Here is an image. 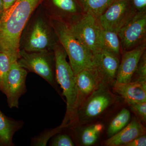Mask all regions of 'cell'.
I'll return each instance as SVG.
<instances>
[{"label":"cell","instance_id":"obj_17","mask_svg":"<svg viewBox=\"0 0 146 146\" xmlns=\"http://www.w3.org/2000/svg\"><path fill=\"white\" fill-rule=\"evenodd\" d=\"M23 122L6 117L0 110V146L14 145V134L23 125Z\"/></svg>","mask_w":146,"mask_h":146},{"label":"cell","instance_id":"obj_19","mask_svg":"<svg viewBox=\"0 0 146 146\" xmlns=\"http://www.w3.org/2000/svg\"><path fill=\"white\" fill-rule=\"evenodd\" d=\"M84 12L97 18L116 0H76Z\"/></svg>","mask_w":146,"mask_h":146},{"label":"cell","instance_id":"obj_27","mask_svg":"<svg viewBox=\"0 0 146 146\" xmlns=\"http://www.w3.org/2000/svg\"><path fill=\"white\" fill-rule=\"evenodd\" d=\"M136 13L146 12V0H128Z\"/></svg>","mask_w":146,"mask_h":146},{"label":"cell","instance_id":"obj_22","mask_svg":"<svg viewBox=\"0 0 146 146\" xmlns=\"http://www.w3.org/2000/svg\"><path fill=\"white\" fill-rule=\"evenodd\" d=\"M100 134L96 132L92 125L84 129L80 135V141L83 145L89 146L95 144L98 141Z\"/></svg>","mask_w":146,"mask_h":146},{"label":"cell","instance_id":"obj_12","mask_svg":"<svg viewBox=\"0 0 146 146\" xmlns=\"http://www.w3.org/2000/svg\"><path fill=\"white\" fill-rule=\"evenodd\" d=\"M146 50V43L135 48L122 53L121 60L118 68L116 80L122 83L132 81L140 58Z\"/></svg>","mask_w":146,"mask_h":146},{"label":"cell","instance_id":"obj_11","mask_svg":"<svg viewBox=\"0 0 146 146\" xmlns=\"http://www.w3.org/2000/svg\"><path fill=\"white\" fill-rule=\"evenodd\" d=\"M94 68L102 83L109 86L115 81L120 64L119 57L100 50L93 54Z\"/></svg>","mask_w":146,"mask_h":146},{"label":"cell","instance_id":"obj_1","mask_svg":"<svg viewBox=\"0 0 146 146\" xmlns=\"http://www.w3.org/2000/svg\"><path fill=\"white\" fill-rule=\"evenodd\" d=\"M43 0H16L5 11L0 20V52L13 62L20 58L21 35L28 22Z\"/></svg>","mask_w":146,"mask_h":146},{"label":"cell","instance_id":"obj_21","mask_svg":"<svg viewBox=\"0 0 146 146\" xmlns=\"http://www.w3.org/2000/svg\"><path fill=\"white\" fill-rule=\"evenodd\" d=\"M12 63V60L6 54L0 52V91L3 93Z\"/></svg>","mask_w":146,"mask_h":146},{"label":"cell","instance_id":"obj_30","mask_svg":"<svg viewBox=\"0 0 146 146\" xmlns=\"http://www.w3.org/2000/svg\"><path fill=\"white\" fill-rule=\"evenodd\" d=\"M92 126L94 130L96 131V132L100 134L101 133L104 129L103 125L101 123L95 124L92 125Z\"/></svg>","mask_w":146,"mask_h":146},{"label":"cell","instance_id":"obj_9","mask_svg":"<svg viewBox=\"0 0 146 146\" xmlns=\"http://www.w3.org/2000/svg\"><path fill=\"white\" fill-rule=\"evenodd\" d=\"M136 13L128 0H116L98 19L102 28L118 33Z\"/></svg>","mask_w":146,"mask_h":146},{"label":"cell","instance_id":"obj_23","mask_svg":"<svg viewBox=\"0 0 146 146\" xmlns=\"http://www.w3.org/2000/svg\"><path fill=\"white\" fill-rule=\"evenodd\" d=\"M62 128L61 126L58 127L56 128L52 129H47L42 133L33 138L32 141L33 145L34 146H46L47 143L50 138L54 134L59 132Z\"/></svg>","mask_w":146,"mask_h":146},{"label":"cell","instance_id":"obj_2","mask_svg":"<svg viewBox=\"0 0 146 146\" xmlns=\"http://www.w3.org/2000/svg\"><path fill=\"white\" fill-rule=\"evenodd\" d=\"M53 51L56 80L63 90L67 104L65 117L60 125L63 128L72 126L78 122L77 89L75 76L70 63L66 60L67 53L59 42Z\"/></svg>","mask_w":146,"mask_h":146},{"label":"cell","instance_id":"obj_25","mask_svg":"<svg viewBox=\"0 0 146 146\" xmlns=\"http://www.w3.org/2000/svg\"><path fill=\"white\" fill-rule=\"evenodd\" d=\"M134 74L136 76V80H140L146 81V50L140 58Z\"/></svg>","mask_w":146,"mask_h":146},{"label":"cell","instance_id":"obj_26","mask_svg":"<svg viewBox=\"0 0 146 146\" xmlns=\"http://www.w3.org/2000/svg\"><path fill=\"white\" fill-rule=\"evenodd\" d=\"M51 145L53 146H74L72 138L66 134H61L58 135L52 141Z\"/></svg>","mask_w":146,"mask_h":146},{"label":"cell","instance_id":"obj_29","mask_svg":"<svg viewBox=\"0 0 146 146\" xmlns=\"http://www.w3.org/2000/svg\"><path fill=\"white\" fill-rule=\"evenodd\" d=\"M16 1V0H3L5 10L8 9L13 5Z\"/></svg>","mask_w":146,"mask_h":146},{"label":"cell","instance_id":"obj_31","mask_svg":"<svg viewBox=\"0 0 146 146\" xmlns=\"http://www.w3.org/2000/svg\"><path fill=\"white\" fill-rule=\"evenodd\" d=\"M4 7L3 4V0H0V20L2 17L3 14L4 13Z\"/></svg>","mask_w":146,"mask_h":146},{"label":"cell","instance_id":"obj_7","mask_svg":"<svg viewBox=\"0 0 146 146\" xmlns=\"http://www.w3.org/2000/svg\"><path fill=\"white\" fill-rule=\"evenodd\" d=\"M116 99V96L110 90L108 85L101 83L79 108L78 122H86L97 117Z\"/></svg>","mask_w":146,"mask_h":146},{"label":"cell","instance_id":"obj_5","mask_svg":"<svg viewBox=\"0 0 146 146\" xmlns=\"http://www.w3.org/2000/svg\"><path fill=\"white\" fill-rule=\"evenodd\" d=\"M17 62L27 70L37 74L54 88H56L53 50L30 52L21 50Z\"/></svg>","mask_w":146,"mask_h":146},{"label":"cell","instance_id":"obj_28","mask_svg":"<svg viewBox=\"0 0 146 146\" xmlns=\"http://www.w3.org/2000/svg\"><path fill=\"white\" fill-rule=\"evenodd\" d=\"M125 146H146V136L145 134L142 135L133 139L129 143L125 144Z\"/></svg>","mask_w":146,"mask_h":146},{"label":"cell","instance_id":"obj_15","mask_svg":"<svg viewBox=\"0 0 146 146\" xmlns=\"http://www.w3.org/2000/svg\"><path fill=\"white\" fill-rule=\"evenodd\" d=\"M52 10L48 15L70 23L84 13L76 0H51Z\"/></svg>","mask_w":146,"mask_h":146},{"label":"cell","instance_id":"obj_18","mask_svg":"<svg viewBox=\"0 0 146 146\" xmlns=\"http://www.w3.org/2000/svg\"><path fill=\"white\" fill-rule=\"evenodd\" d=\"M100 47L119 57L122 54L121 44L118 33L102 28L100 37Z\"/></svg>","mask_w":146,"mask_h":146},{"label":"cell","instance_id":"obj_20","mask_svg":"<svg viewBox=\"0 0 146 146\" xmlns=\"http://www.w3.org/2000/svg\"><path fill=\"white\" fill-rule=\"evenodd\" d=\"M131 118L130 112L126 108H123L113 118L108 128L107 133L110 137L118 133L129 123Z\"/></svg>","mask_w":146,"mask_h":146},{"label":"cell","instance_id":"obj_6","mask_svg":"<svg viewBox=\"0 0 146 146\" xmlns=\"http://www.w3.org/2000/svg\"><path fill=\"white\" fill-rule=\"evenodd\" d=\"M66 24L76 38L93 54L101 50L100 37L102 28L98 18L90 13L84 12L78 18Z\"/></svg>","mask_w":146,"mask_h":146},{"label":"cell","instance_id":"obj_16","mask_svg":"<svg viewBox=\"0 0 146 146\" xmlns=\"http://www.w3.org/2000/svg\"><path fill=\"white\" fill-rule=\"evenodd\" d=\"M146 133L145 128L138 120L133 119L121 130L105 141L108 146H124Z\"/></svg>","mask_w":146,"mask_h":146},{"label":"cell","instance_id":"obj_4","mask_svg":"<svg viewBox=\"0 0 146 146\" xmlns=\"http://www.w3.org/2000/svg\"><path fill=\"white\" fill-rule=\"evenodd\" d=\"M58 42L65 50L75 76L80 71L94 68L93 54L77 39L63 21L47 14Z\"/></svg>","mask_w":146,"mask_h":146},{"label":"cell","instance_id":"obj_8","mask_svg":"<svg viewBox=\"0 0 146 146\" xmlns=\"http://www.w3.org/2000/svg\"><path fill=\"white\" fill-rule=\"evenodd\" d=\"M118 34L122 53L146 43V12L136 13Z\"/></svg>","mask_w":146,"mask_h":146},{"label":"cell","instance_id":"obj_3","mask_svg":"<svg viewBox=\"0 0 146 146\" xmlns=\"http://www.w3.org/2000/svg\"><path fill=\"white\" fill-rule=\"evenodd\" d=\"M59 43L48 15L33 14L24 28L20 39V50L27 52L53 51Z\"/></svg>","mask_w":146,"mask_h":146},{"label":"cell","instance_id":"obj_10","mask_svg":"<svg viewBox=\"0 0 146 146\" xmlns=\"http://www.w3.org/2000/svg\"><path fill=\"white\" fill-rule=\"evenodd\" d=\"M27 74V70L21 67L17 61L11 63L3 93L6 96L10 108H18L20 98L27 92L26 80Z\"/></svg>","mask_w":146,"mask_h":146},{"label":"cell","instance_id":"obj_14","mask_svg":"<svg viewBox=\"0 0 146 146\" xmlns=\"http://www.w3.org/2000/svg\"><path fill=\"white\" fill-rule=\"evenodd\" d=\"M114 91L123 98L126 102H146V81L136 80L128 83L116 80L113 84Z\"/></svg>","mask_w":146,"mask_h":146},{"label":"cell","instance_id":"obj_13","mask_svg":"<svg viewBox=\"0 0 146 146\" xmlns=\"http://www.w3.org/2000/svg\"><path fill=\"white\" fill-rule=\"evenodd\" d=\"M75 78L78 110L86 99L102 83L94 69H85L80 71L75 75Z\"/></svg>","mask_w":146,"mask_h":146},{"label":"cell","instance_id":"obj_24","mask_svg":"<svg viewBox=\"0 0 146 146\" xmlns=\"http://www.w3.org/2000/svg\"><path fill=\"white\" fill-rule=\"evenodd\" d=\"M132 111L138 116L144 122L146 121V102H127Z\"/></svg>","mask_w":146,"mask_h":146}]
</instances>
